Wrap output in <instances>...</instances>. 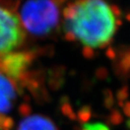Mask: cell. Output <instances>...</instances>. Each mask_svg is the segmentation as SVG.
<instances>
[{"label":"cell","instance_id":"6da1fadb","mask_svg":"<svg viewBox=\"0 0 130 130\" xmlns=\"http://www.w3.org/2000/svg\"><path fill=\"white\" fill-rule=\"evenodd\" d=\"M64 28L70 36L88 48H100L116 34V13L106 0H76L65 8Z\"/></svg>","mask_w":130,"mask_h":130},{"label":"cell","instance_id":"7a4b0ae2","mask_svg":"<svg viewBox=\"0 0 130 130\" xmlns=\"http://www.w3.org/2000/svg\"><path fill=\"white\" fill-rule=\"evenodd\" d=\"M59 18V7L54 0H28L21 10L23 26L35 35L50 34Z\"/></svg>","mask_w":130,"mask_h":130},{"label":"cell","instance_id":"3957f363","mask_svg":"<svg viewBox=\"0 0 130 130\" xmlns=\"http://www.w3.org/2000/svg\"><path fill=\"white\" fill-rule=\"evenodd\" d=\"M22 23L16 14L0 6V55H6L21 45L24 39Z\"/></svg>","mask_w":130,"mask_h":130},{"label":"cell","instance_id":"277c9868","mask_svg":"<svg viewBox=\"0 0 130 130\" xmlns=\"http://www.w3.org/2000/svg\"><path fill=\"white\" fill-rule=\"evenodd\" d=\"M29 64V56L25 53H8L0 60V70L10 79H18Z\"/></svg>","mask_w":130,"mask_h":130},{"label":"cell","instance_id":"5b68a950","mask_svg":"<svg viewBox=\"0 0 130 130\" xmlns=\"http://www.w3.org/2000/svg\"><path fill=\"white\" fill-rule=\"evenodd\" d=\"M15 97L14 83L10 78L0 70V114L10 111Z\"/></svg>","mask_w":130,"mask_h":130},{"label":"cell","instance_id":"8992f818","mask_svg":"<svg viewBox=\"0 0 130 130\" xmlns=\"http://www.w3.org/2000/svg\"><path fill=\"white\" fill-rule=\"evenodd\" d=\"M18 130H57V128L48 118L34 115L24 118Z\"/></svg>","mask_w":130,"mask_h":130},{"label":"cell","instance_id":"52a82bcc","mask_svg":"<svg viewBox=\"0 0 130 130\" xmlns=\"http://www.w3.org/2000/svg\"><path fill=\"white\" fill-rule=\"evenodd\" d=\"M13 124H14V122H13L12 118L7 117V118H6V120H5L2 130H9L13 126Z\"/></svg>","mask_w":130,"mask_h":130},{"label":"cell","instance_id":"ba28073f","mask_svg":"<svg viewBox=\"0 0 130 130\" xmlns=\"http://www.w3.org/2000/svg\"><path fill=\"white\" fill-rule=\"evenodd\" d=\"M6 118V117H5L4 115H1V114H0V129H2L3 128V126H4Z\"/></svg>","mask_w":130,"mask_h":130}]
</instances>
